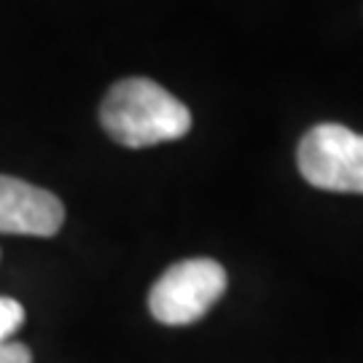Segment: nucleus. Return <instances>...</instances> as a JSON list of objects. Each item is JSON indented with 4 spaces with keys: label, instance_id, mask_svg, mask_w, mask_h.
<instances>
[{
    "label": "nucleus",
    "instance_id": "nucleus-1",
    "mask_svg": "<svg viewBox=\"0 0 363 363\" xmlns=\"http://www.w3.org/2000/svg\"><path fill=\"white\" fill-rule=\"evenodd\" d=\"M103 130L124 148L181 140L191 130V111L164 86L143 76L116 81L100 105Z\"/></svg>",
    "mask_w": 363,
    "mask_h": 363
},
{
    "label": "nucleus",
    "instance_id": "nucleus-2",
    "mask_svg": "<svg viewBox=\"0 0 363 363\" xmlns=\"http://www.w3.org/2000/svg\"><path fill=\"white\" fill-rule=\"evenodd\" d=\"M226 294V269L216 259H186L172 264L151 286L148 310L164 325L202 320Z\"/></svg>",
    "mask_w": 363,
    "mask_h": 363
},
{
    "label": "nucleus",
    "instance_id": "nucleus-3",
    "mask_svg": "<svg viewBox=\"0 0 363 363\" xmlns=\"http://www.w3.org/2000/svg\"><path fill=\"white\" fill-rule=\"evenodd\" d=\"M301 178L337 194H363V135L342 124H315L296 151Z\"/></svg>",
    "mask_w": 363,
    "mask_h": 363
},
{
    "label": "nucleus",
    "instance_id": "nucleus-4",
    "mask_svg": "<svg viewBox=\"0 0 363 363\" xmlns=\"http://www.w3.org/2000/svg\"><path fill=\"white\" fill-rule=\"evenodd\" d=\"M65 223L62 199L40 186L0 175V234L54 237Z\"/></svg>",
    "mask_w": 363,
    "mask_h": 363
},
{
    "label": "nucleus",
    "instance_id": "nucleus-5",
    "mask_svg": "<svg viewBox=\"0 0 363 363\" xmlns=\"http://www.w3.org/2000/svg\"><path fill=\"white\" fill-rule=\"evenodd\" d=\"M25 325V307L11 296H0V342L9 339Z\"/></svg>",
    "mask_w": 363,
    "mask_h": 363
},
{
    "label": "nucleus",
    "instance_id": "nucleus-6",
    "mask_svg": "<svg viewBox=\"0 0 363 363\" xmlns=\"http://www.w3.org/2000/svg\"><path fill=\"white\" fill-rule=\"evenodd\" d=\"M0 363H33V352L22 342H0Z\"/></svg>",
    "mask_w": 363,
    "mask_h": 363
}]
</instances>
